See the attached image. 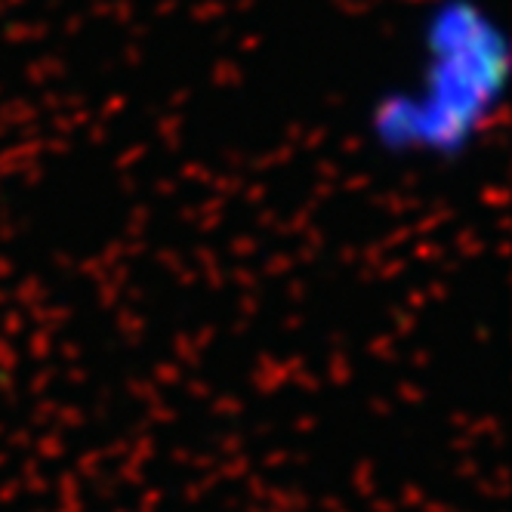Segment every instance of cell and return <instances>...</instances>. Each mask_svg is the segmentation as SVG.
<instances>
[{"instance_id": "6da1fadb", "label": "cell", "mask_w": 512, "mask_h": 512, "mask_svg": "<svg viewBox=\"0 0 512 512\" xmlns=\"http://www.w3.org/2000/svg\"><path fill=\"white\" fill-rule=\"evenodd\" d=\"M509 65V34L491 4L429 0L417 19L411 71L368 105V142L401 164L463 161L500 124Z\"/></svg>"}]
</instances>
